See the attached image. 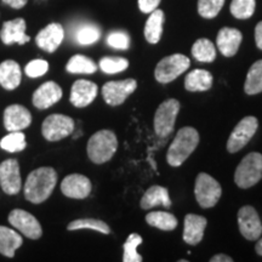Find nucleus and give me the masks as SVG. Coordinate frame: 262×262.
<instances>
[{"mask_svg": "<svg viewBox=\"0 0 262 262\" xmlns=\"http://www.w3.org/2000/svg\"><path fill=\"white\" fill-rule=\"evenodd\" d=\"M57 182V173L52 168H39L29 173L25 185V196L33 204H40L51 195Z\"/></svg>", "mask_w": 262, "mask_h": 262, "instance_id": "f257e3e1", "label": "nucleus"}, {"mask_svg": "<svg viewBox=\"0 0 262 262\" xmlns=\"http://www.w3.org/2000/svg\"><path fill=\"white\" fill-rule=\"evenodd\" d=\"M199 143V134L194 127L186 126L178 131L170 145L166 160L171 166H180L194 152Z\"/></svg>", "mask_w": 262, "mask_h": 262, "instance_id": "f03ea898", "label": "nucleus"}, {"mask_svg": "<svg viewBox=\"0 0 262 262\" xmlns=\"http://www.w3.org/2000/svg\"><path fill=\"white\" fill-rule=\"evenodd\" d=\"M118 148L116 134L111 130H100L88 142V156L95 164H103L112 159Z\"/></svg>", "mask_w": 262, "mask_h": 262, "instance_id": "7ed1b4c3", "label": "nucleus"}, {"mask_svg": "<svg viewBox=\"0 0 262 262\" xmlns=\"http://www.w3.org/2000/svg\"><path fill=\"white\" fill-rule=\"evenodd\" d=\"M262 179V155L249 153L239 163L234 172V182L238 187L247 189L253 187Z\"/></svg>", "mask_w": 262, "mask_h": 262, "instance_id": "20e7f679", "label": "nucleus"}, {"mask_svg": "<svg viewBox=\"0 0 262 262\" xmlns=\"http://www.w3.org/2000/svg\"><path fill=\"white\" fill-rule=\"evenodd\" d=\"M194 194L198 204L204 209L212 208L221 198V185L209 173L201 172L196 176Z\"/></svg>", "mask_w": 262, "mask_h": 262, "instance_id": "39448f33", "label": "nucleus"}, {"mask_svg": "<svg viewBox=\"0 0 262 262\" xmlns=\"http://www.w3.org/2000/svg\"><path fill=\"white\" fill-rule=\"evenodd\" d=\"M191 61L187 56L182 54H173L168 57H164L162 61L157 64L155 71L156 79L162 84H168L170 81L175 80L182 73L189 68Z\"/></svg>", "mask_w": 262, "mask_h": 262, "instance_id": "423d86ee", "label": "nucleus"}, {"mask_svg": "<svg viewBox=\"0 0 262 262\" xmlns=\"http://www.w3.org/2000/svg\"><path fill=\"white\" fill-rule=\"evenodd\" d=\"M179 111L180 102L175 98H169L160 104L155 114V131L157 135L165 139L172 133Z\"/></svg>", "mask_w": 262, "mask_h": 262, "instance_id": "0eeeda50", "label": "nucleus"}, {"mask_svg": "<svg viewBox=\"0 0 262 262\" xmlns=\"http://www.w3.org/2000/svg\"><path fill=\"white\" fill-rule=\"evenodd\" d=\"M74 130V120L63 114H51L44 120L41 126L42 136L55 142L70 136Z\"/></svg>", "mask_w": 262, "mask_h": 262, "instance_id": "6e6552de", "label": "nucleus"}, {"mask_svg": "<svg viewBox=\"0 0 262 262\" xmlns=\"http://www.w3.org/2000/svg\"><path fill=\"white\" fill-rule=\"evenodd\" d=\"M258 127V122L255 117H245L237 124L228 137L227 150L229 153L239 152L253 139Z\"/></svg>", "mask_w": 262, "mask_h": 262, "instance_id": "1a4fd4ad", "label": "nucleus"}, {"mask_svg": "<svg viewBox=\"0 0 262 262\" xmlns=\"http://www.w3.org/2000/svg\"><path fill=\"white\" fill-rule=\"evenodd\" d=\"M136 88L135 79L108 81L102 88V96L110 106H119L136 90Z\"/></svg>", "mask_w": 262, "mask_h": 262, "instance_id": "9d476101", "label": "nucleus"}, {"mask_svg": "<svg viewBox=\"0 0 262 262\" xmlns=\"http://www.w3.org/2000/svg\"><path fill=\"white\" fill-rule=\"evenodd\" d=\"M238 225L242 235L248 241H256L262 234V224L253 206L245 205L238 211Z\"/></svg>", "mask_w": 262, "mask_h": 262, "instance_id": "9b49d317", "label": "nucleus"}, {"mask_svg": "<svg viewBox=\"0 0 262 262\" xmlns=\"http://www.w3.org/2000/svg\"><path fill=\"white\" fill-rule=\"evenodd\" d=\"M9 222L29 239H39L41 237L42 229L40 224L28 211L15 209L9 214Z\"/></svg>", "mask_w": 262, "mask_h": 262, "instance_id": "f8f14e48", "label": "nucleus"}, {"mask_svg": "<svg viewBox=\"0 0 262 262\" xmlns=\"http://www.w3.org/2000/svg\"><path fill=\"white\" fill-rule=\"evenodd\" d=\"M0 186L10 195L17 194L21 191V172L16 159H6L0 164Z\"/></svg>", "mask_w": 262, "mask_h": 262, "instance_id": "ddd939ff", "label": "nucleus"}, {"mask_svg": "<svg viewBox=\"0 0 262 262\" xmlns=\"http://www.w3.org/2000/svg\"><path fill=\"white\" fill-rule=\"evenodd\" d=\"M91 182L86 176L80 173H72L66 176L61 183V191L66 196L73 199H84L90 195Z\"/></svg>", "mask_w": 262, "mask_h": 262, "instance_id": "4468645a", "label": "nucleus"}, {"mask_svg": "<svg viewBox=\"0 0 262 262\" xmlns=\"http://www.w3.org/2000/svg\"><path fill=\"white\" fill-rule=\"evenodd\" d=\"M63 38V27L60 24H50L38 33L37 37H35V42L41 50L54 52L60 47Z\"/></svg>", "mask_w": 262, "mask_h": 262, "instance_id": "2eb2a0df", "label": "nucleus"}, {"mask_svg": "<svg viewBox=\"0 0 262 262\" xmlns=\"http://www.w3.org/2000/svg\"><path fill=\"white\" fill-rule=\"evenodd\" d=\"M31 123V112L21 104H11L4 111V126L8 131H21Z\"/></svg>", "mask_w": 262, "mask_h": 262, "instance_id": "dca6fc26", "label": "nucleus"}, {"mask_svg": "<svg viewBox=\"0 0 262 262\" xmlns=\"http://www.w3.org/2000/svg\"><path fill=\"white\" fill-rule=\"evenodd\" d=\"M62 97V89L55 81H47L33 94V104L39 110H47L54 106Z\"/></svg>", "mask_w": 262, "mask_h": 262, "instance_id": "f3484780", "label": "nucleus"}, {"mask_svg": "<svg viewBox=\"0 0 262 262\" xmlns=\"http://www.w3.org/2000/svg\"><path fill=\"white\" fill-rule=\"evenodd\" d=\"M98 93L97 85L89 80H77L71 90V102L73 106L83 108L89 106L96 98Z\"/></svg>", "mask_w": 262, "mask_h": 262, "instance_id": "a211bd4d", "label": "nucleus"}, {"mask_svg": "<svg viewBox=\"0 0 262 262\" xmlns=\"http://www.w3.org/2000/svg\"><path fill=\"white\" fill-rule=\"evenodd\" d=\"M0 39L5 45L16 44L24 45L31 40L26 34V21L24 18H15L12 21H6L0 31Z\"/></svg>", "mask_w": 262, "mask_h": 262, "instance_id": "6ab92c4d", "label": "nucleus"}, {"mask_svg": "<svg viewBox=\"0 0 262 262\" xmlns=\"http://www.w3.org/2000/svg\"><path fill=\"white\" fill-rule=\"evenodd\" d=\"M242 35L241 31L235 28L225 27L220 29L217 34V39H216V44H217L219 50L224 56L232 57L237 54L239 47H241Z\"/></svg>", "mask_w": 262, "mask_h": 262, "instance_id": "aec40b11", "label": "nucleus"}, {"mask_svg": "<svg viewBox=\"0 0 262 262\" xmlns=\"http://www.w3.org/2000/svg\"><path fill=\"white\" fill-rule=\"evenodd\" d=\"M208 221L204 216L188 214L185 217V228H183V241L189 245H196L204 237V231Z\"/></svg>", "mask_w": 262, "mask_h": 262, "instance_id": "412c9836", "label": "nucleus"}, {"mask_svg": "<svg viewBox=\"0 0 262 262\" xmlns=\"http://www.w3.org/2000/svg\"><path fill=\"white\" fill-rule=\"evenodd\" d=\"M21 67L16 61L6 60L0 63V85L6 90H15L21 83Z\"/></svg>", "mask_w": 262, "mask_h": 262, "instance_id": "4be33fe9", "label": "nucleus"}, {"mask_svg": "<svg viewBox=\"0 0 262 262\" xmlns=\"http://www.w3.org/2000/svg\"><path fill=\"white\" fill-rule=\"evenodd\" d=\"M158 205H162L164 208L171 206L169 192L168 189L162 187V186H152V187L147 189L142 199H141V208L143 210H148V209H152Z\"/></svg>", "mask_w": 262, "mask_h": 262, "instance_id": "5701e85b", "label": "nucleus"}, {"mask_svg": "<svg viewBox=\"0 0 262 262\" xmlns=\"http://www.w3.org/2000/svg\"><path fill=\"white\" fill-rule=\"evenodd\" d=\"M24 241L14 229L0 226V254L6 257H14L15 251L21 247Z\"/></svg>", "mask_w": 262, "mask_h": 262, "instance_id": "b1692460", "label": "nucleus"}, {"mask_svg": "<svg viewBox=\"0 0 262 262\" xmlns=\"http://www.w3.org/2000/svg\"><path fill=\"white\" fill-rule=\"evenodd\" d=\"M212 75L205 70H194L189 72L185 79L186 90L195 93V91H206L212 86Z\"/></svg>", "mask_w": 262, "mask_h": 262, "instance_id": "393cba45", "label": "nucleus"}, {"mask_svg": "<svg viewBox=\"0 0 262 262\" xmlns=\"http://www.w3.org/2000/svg\"><path fill=\"white\" fill-rule=\"evenodd\" d=\"M164 12L163 10L156 9L149 14L145 26V38L150 44H157L163 34Z\"/></svg>", "mask_w": 262, "mask_h": 262, "instance_id": "a878e982", "label": "nucleus"}, {"mask_svg": "<svg viewBox=\"0 0 262 262\" xmlns=\"http://www.w3.org/2000/svg\"><path fill=\"white\" fill-rule=\"evenodd\" d=\"M146 222L162 231H173L178 227V219L166 211H152L146 216Z\"/></svg>", "mask_w": 262, "mask_h": 262, "instance_id": "bb28decb", "label": "nucleus"}, {"mask_svg": "<svg viewBox=\"0 0 262 262\" xmlns=\"http://www.w3.org/2000/svg\"><path fill=\"white\" fill-rule=\"evenodd\" d=\"M66 70L72 74H93L97 71V64L84 55H74L68 61Z\"/></svg>", "mask_w": 262, "mask_h": 262, "instance_id": "cd10ccee", "label": "nucleus"}, {"mask_svg": "<svg viewBox=\"0 0 262 262\" xmlns=\"http://www.w3.org/2000/svg\"><path fill=\"white\" fill-rule=\"evenodd\" d=\"M244 91L248 95L262 93V60L255 62L249 70L244 84Z\"/></svg>", "mask_w": 262, "mask_h": 262, "instance_id": "c85d7f7f", "label": "nucleus"}, {"mask_svg": "<svg viewBox=\"0 0 262 262\" xmlns=\"http://www.w3.org/2000/svg\"><path fill=\"white\" fill-rule=\"evenodd\" d=\"M192 55L196 61L210 63L216 58L215 45L209 39H198L192 47Z\"/></svg>", "mask_w": 262, "mask_h": 262, "instance_id": "c756f323", "label": "nucleus"}, {"mask_svg": "<svg viewBox=\"0 0 262 262\" xmlns=\"http://www.w3.org/2000/svg\"><path fill=\"white\" fill-rule=\"evenodd\" d=\"M101 37V29L96 25H81L75 31V40L80 45H91Z\"/></svg>", "mask_w": 262, "mask_h": 262, "instance_id": "7c9ffc66", "label": "nucleus"}, {"mask_svg": "<svg viewBox=\"0 0 262 262\" xmlns=\"http://www.w3.org/2000/svg\"><path fill=\"white\" fill-rule=\"evenodd\" d=\"M27 146L26 142V136L21 131H11L9 135L3 137L0 141V147L6 152L14 153V152H21Z\"/></svg>", "mask_w": 262, "mask_h": 262, "instance_id": "2f4dec72", "label": "nucleus"}, {"mask_svg": "<svg viewBox=\"0 0 262 262\" xmlns=\"http://www.w3.org/2000/svg\"><path fill=\"white\" fill-rule=\"evenodd\" d=\"M68 231H75V229H94V231L101 232L103 234H110L111 229L106 222L97 220V219H80L71 222L67 226Z\"/></svg>", "mask_w": 262, "mask_h": 262, "instance_id": "473e14b6", "label": "nucleus"}, {"mask_svg": "<svg viewBox=\"0 0 262 262\" xmlns=\"http://www.w3.org/2000/svg\"><path fill=\"white\" fill-rule=\"evenodd\" d=\"M256 8V0H232L231 14L238 19L250 18L254 15Z\"/></svg>", "mask_w": 262, "mask_h": 262, "instance_id": "72a5a7b5", "label": "nucleus"}, {"mask_svg": "<svg viewBox=\"0 0 262 262\" xmlns=\"http://www.w3.org/2000/svg\"><path fill=\"white\" fill-rule=\"evenodd\" d=\"M142 243V237L137 233H133L127 237L125 244H124V262H141L142 256L137 253V247Z\"/></svg>", "mask_w": 262, "mask_h": 262, "instance_id": "f704fd0d", "label": "nucleus"}, {"mask_svg": "<svg viewBox=\"0 0 262 262\" xmlns=\"http://www.w3.org/2000/svg\"><path fill=\"white\" fill-rule=\"evenodd\" d=\"M129 61L124 57H103L100 61V70L106 74H116L125 71Z\"/></svg>", "mask_w": 262, "mask_h": 262, "instance_id": "c9c22d12", "label": "nucleus"}, {"mask_svg": "<svg viewBox=\"0 0 262 262\" xmlns=\"http://www.w3.org/2000/svg\"><path fill=\"white\" fill-rule=\"evenodd\" d=\"M225 0H198V12L204 18H214L221 11Z\"/></svg>", "mask_w": 262, "mask_h": 262, "instance_id": "e433bc0d", "label": "nucleus"}, {"mask_svg": "<svg viewBox=\"0 0 262 262\" xmlns=\"http://www.w3.org/2000/svg\"><path fill=\"white\" fill-rule=\"evenodd\" d=\"M107 44L111 48L119 49V50H126L130 47V38L125 32L116 31L111 33L107 37Z\"/></svg>", "mask_w": 262, "mask_h": 262, "instance_id": "4c0bfd02", "label": "nucleus"}, {"mask_svg": "<svg viewBox=\"0 0 262 262\" xmlns=\"http://www.w3.org/2000/svg\"><path fill=\"white\" fill-rule=\"evenodd\" d=\"M49 71V63L45 60H33L26 66L25 72L28 77L39 78L42 77Z\"/></svg>", "mask_w": 262, "mask_h": 262, "instance_id": "58836bf2", "label": "nucleus"}, {"mask_svg": "<svg viewBox=\"0 0 262 262\" xmlns=\"http://www.w3.org/2000/svg\"><path fill=\"white\" fill-rule=\"evenodd\" d=\"M137 4H139V9L141 10V12H143V14H150L156 9H158L160 0H137Z\"/></svg>", "mask_w": 262, "mask_h": 262, "instance_id": "ea45409f", "label": "nucleus"}, {"mask_svg": "<svg viewBox=\"0 0 262 262\" xmlns=\"http://www.w3.org/2000/svg\"><path fill=\"white\" fill-rule=\"evenodd\" d=\"M2 2L14 9H22L26 4H27L28 0H2Z\"/></svg>", "mask_w": 262, "mask_h": 262, "instance_id": "a19ab883", "label": "nucleus"}, {"mask_svg": "<svg viewBox=\"0 0 262 262\" xmlns=\"http://www.w3.org/2000/svg\"><path fill=\"white\" fill-rule=\"evenodd\" d=\"M255 41H256L257 48L262 50V21L258 22L255 28Z\"/></svg>", "mask_w": 262, "mask_h": 262, "instance_id": "79ce46f5", "label": "nucleus"}, {"mask_svg": "<svg viewBox=\"0 0 262 262\" xmlns=\"http://www.w3.org/2000/svg\"><path fill=\"white\" fill-rule=\"evenodd\" d=\"M210 262H233V258L227 256V255L225 254H219L215 255L214 257H211Z\"/></svg>", "mask_w": 262, "mask_h": 262, "instance_id": "37998d69", "label": "nucleus"}, {"mask_svg": "<svg viewBox=\"0 0 262 262\" xmlns=\"http://www.w3.org/2000/svg\"><path fill=\"white\" fill-rule=\"evenodd\" d=\"M255 250H256L257 255H260V256H262V238L258 239V241H257L256 247H255Z\"/></svg>", "mask_w": 262, "mask_h": 262, "instance_id": "c03bdc74", "label": "nucleus"}]
</instances>
